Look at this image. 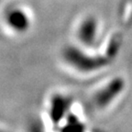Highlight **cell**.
Segmentation results:
<instances>
[{"label": "cell", "instance_id": "cell-1", "mask_svg": "<svg viewBox=\"0 0 132 132\" xmlns=\"http://www.w3.org/2000/svg\"><path fill=\"white\" fill-rule=\"evenodd\" d=\"M65 60L81 72H92L104 67L105 64L102 58L92 57L75 47H69L64 51Z\"/></svg>", "mask_w": 132, "mask_h": 132}, {"label": "cell", "instance_id": "cell-3", "mask_svg": "<svg viewBox=\"0 0 132 132\" xmlns=\"http://www.w3.org/2000/svg\"><path fill=\"white\" fill-rule=\"evenodd\" d=\"M5 21L9 29L18 33L27 31L30 27V19L28 13L20 7L9 8L5 13Z\"/></svg>", "mask_w": 132, "mask_h": 132}, {"label": "cell", "instance_id": "cell-2", "mask_svg": "<svg viewBox=\"0 0 132 132\" xmlns=\"http://www.w3.org/2000/svg\"><path fill=\"white\" fill-rule=\"evenodd\" d=\"M125 87V81L123 79L115 78L108 84L102 87L95 94L94 97V104L98 108H105L108 106L114 100L118 98Z\"/></svg>", "mask_w": 132, "mask_h": 132}, {"label": "cell", "instance_id": "cell-5", "mask_svg": "<svg viewBox=\"0 0 132 132\" xmlns=\"http://www.w3.org/2000/svg\"><path fill=\"white\" fill-rule=\"evenodd\" d=\"M52 105L51 107V118L53 120H60L62 118L64 113L67 110L68 107V103L65 98L59 96L57 98L53 99L52 101Z\"/></svg>", "mask_w": 132, "mask_h": 132}, {"label": "cell", "instance_id": "cell-4", "mask_svg": "<svg viewBox=\"0 0 132 132\" xmlns=\"http://www.w3.org/2000/svg\"><path fill=\"white\" fill-rule=\"evenodd\" d=\"M78 39L85 45H93L98 35V24L94 18H86L78 28Z\"/></svg>", "mask_w": 132, "mask_h": 132}]
</instances>
